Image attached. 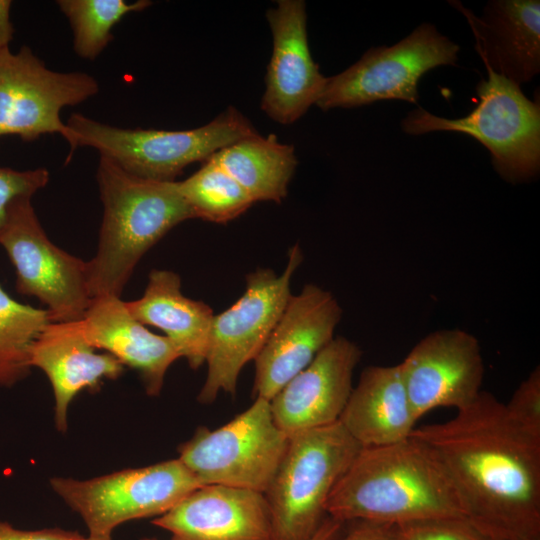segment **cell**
Returning a JSON list of instances; mask_svg holds the SVG:
<instances>
[{"mask_svg":"<svg viewBox=\"0 0 540 540\" xmlns=\"http://www.w3.org/2000/svg\"><path fill=\"white\" fill-rule=\"evenodd\" d=\"M10 0H0V51L9 48L13 39L14 27L10 19Z\"/></svg>","mask_w":540,"mask_h":540,"instance_id":"cell-32","label":"cell"},{"mask_svg":"<svg viewBox=\"0 0 540 540\" xmlns=\"http://www.w3.org/2000/svg\"><path fill=\"white\" fill-rule=\"evenodd\" d=\"M222 166L254 202L280 203L297 166L294 147L259 133L224 147L209 157Z\"/></svg>","mask_w":540,"mask_h":540,"instance_id":"cell-23","label":"cell"},{"mask_svg":"<svg viewBox=\"0 0 540 540\" xmlns=\"http://www.w3.org/2000/svg\"><path fill=\"white\" fill-rule=\"evenodd\" d=\"M288 439L274 421L270 401L256 397L247 410L222 427L200 428L179 447L178 459L202 485L264 493Z\"/></svg>","mask_w":540,"mask_h":540,"instance_id":"cell-8","label":"cell"},{"mask_svg":"<svg viewBox=\"0 0 540 540\" xmlns=\"http://www.w3.org/2000/svg\"><path fill=\"white\" fill-rule=\"evenodd\" d=\"M81 322L88 343L137 370L149 395L160 393L168 368L182 357L168 337L152 333L136 320L118 296L92 298Z\"/></svg>","mask_w":540,"mask_h":540,"instance_id":"cell-19","label":"cell"},{"mask_svg":"<svg viewBox=\"0 0 540 540\" xmlns=\"http://www.w3.org/2000/svg\"><path fill=\"white\" fill-rule=\"evenodd\" d=\"M178 187L194 217L213 223H227L254 203L246 190L210 158L190 177L178 181Z\"/></svg>","mask_w":540,"mask_h":540,"instance_id":"cell-25","label":"cell"},{"mask_svg":"<svg viewBox=\"0 0 540 540\" xmlns=\"http://www.w3.org/2000/svg\"><path fill=\"white\" fill-rule=\"evenodd\" d=\"M451 478L465 517L490 540L540 538V434L481 391L452 419L415 428Z\"/></svg>","mask_w":540,"mask_h":540,"instance_id":"cell-1","label":"cell"},{"mask_svg":"<svg viewBox=\"0 0 540 540\" xmlns=\"http://www.w3.org/2000/svg\"><path fill=\"white\" fill-rule=\"evenodd\" d=\"M97 183L103 219L95 256L87 261L92 298L120 297L142 256L179 223L194 214L178 181H155L131 175L100 157Z\"/></svg>","mask_w":540,"mask_h":540,"instance_id":"cell-3","label":"cell"},{"mask_svg":"<svg viewBox=\"0 0 540 540\" xmlns=\"http://www.w3.org/2000/svg\"><path fill=\"white\" fill-rule=\"evenodd\" d=\"M361 356L354 342L334 337L270 400L276 425L290 436L338 422Z\"/></svg>","mask_w":540,"mask_h":540,"instance_id":"cell-16","label":"cell"},{"mask_svg":"<svg viewBox=\"0 0 540 540\" xmlns=\"http://www.w3.org/2000/svg\"><path fill=\"white\" fill-rule=\"evenodd\" d=\"M470 24L476 49L487 69L517 85L540 71V2L490 1L481 17L450 1Z\"/></svg>","mask_w":540,"mask_h":540,"instance_id":"cell-18","label":"cell"},{"mask_svg":"<svg viewBox=\"0 0 540 540\" xmlns=\"http://www.w3.org/2000/svg\"><path fill=\"white\" fill-rule=\"evenodd\" d=\"M46 168L19 171L0 167V233L4 228L10 204L23 196L32 197L49 182Z\"/></svg>","mask_w":540,"mask_h":540,"instance_id":"cell-28","label":"cell"},{"mask_svg":"<svg viewBox=\"0 0 540 540\" xmlns=\"http://www.w3.org/2000/svg\"><path fill=\"white\" fill-rule=\"evenodd\" d=\"M50 322L46 309L19 303L0 285V386L29 373L32 346Z\"/></svg>","mask_w":540,"mask_h":540,"instance_id":"cell-24","label":"cell"},{"mask_svg":"<svg viewBox=\"0 0 540 540\" xmlns=\"http://www.w3.org/2000/svg\"><path fill=\"white\" fill-rule=\"evenodd\" d=\"M29 196L15 199L0 233V245L16 271V290L46 305L51 322L81 320L92 297L86 261L50 241Z\"/></svg>","mask_w":540,"mask_h":540,"instance_id":"cell-10","label":"cell"},{"mask_svg":"<svg viewBox=\"0 0 540 540\" xmlns=\"http://www.w3.org/2000/svg\"><path fill=\"white\" fill-rule=\"evenodd\" d=\"M510 417L540 434V368L536 367L504 404Z\"/></svg>","mask_w":540,"mask_h":540,"instance_id":"cell-29","label":"cell"},{"mask_svg":"<svg viewBox=\"0 0 540 540\" xmlns=\"http://www.w3.org/2000/svg\"><path fill=\"white\" fill-rule=\"evenodd\" d=\"M327 516L399 525L433 517H465L460 496L435 454L410 436L362 447L333 488Z\"/></svg>","mask_w":540,"mask_h":540,"instance_id":"cell-2","label":"cell"},{"mask_svg":"<svg viewBox=\"0 0 540 540\" xmlns=\"http://www.w3.org/2000/svg\"><path fill=\"white\" fill-rule=\"evenodd\" d=\"M84 540H111V536H88Z\"/></svg>","mask_w":540,"mask_h":540,"instance_id":"cell-34","label":"cell"},{"mask_svg":"<svg viewBox=\"0 0 540 540\" xmlns=\"http://www.w3.org/2000/svg\"><path fill=\"white\" fill-rule=\"evenodd\" d=\"M477 86L480 102L467 116L446 119L418 108L402 121L408 134L451 131L470 135L491 153L496 170L506 179L534 176L540 166V106L526 98L519 85L487 69Z\"/></svg>","mask_w":540,"mask_h":540,"instance_id":"cell-6","label":"cell"},{"mask_svg":"<svg viewBox=\"0 0 540 540\" xmlns=\"http://www.w3.org/2000/svg\"><path fill=\"white\" fill-rule=\"evenodd\" d=\"M361 445L338 422L289 436L263 493L271 540H310L327 517L328 498Z\"/></svg>","mask_w":540,"mask_h":540,"instance_id":"cell-5","label":"cell"},{"mask_svg":"<svg viewBox=\"0 0 540 540\" xmlns=\"http://www.w3.org/2000/svg\"><path fill=\"white\" fill-rule=\"evenodd\" d=\"M125 303L140 323L162 330L191 368L205 363L214 313L203 301L184 296L177 273L152 270L142 297Z\"/></svg>","mask_w":540,"mask_h":540,"instance_id":"cell-22","label":"cell"},{"mask_svg":"<svg viewBox=\"0 0 540 540\" xmlns=\"http://www.w3.org/2000/svg\"><path fill=\"white\" fill-rule=\"evenodd\" d=\"M66 126L69 157L80 146L91 147L127 173L155 181H175L189 164L204 162L224 147L258 134L234 107L191 130L122 129L80 113H73Z\"/></svg>","mask_w":540,"mask_h":540,"instance_id":"cell-4","label":"cell"},{"mask_svg":"<svg viewBox=\"0 0 540 540\" xmlns=\"http://www.w3.org/2000/svg\"><path fill=\"white\" fill-rule=\"evenodd\" d=\"M303 261L300 247L288 251L280 275L259 268L246 276L243 294L229 308L214 315L207 354V376L198 395L211 403L219 392L234 394L242 368L254 360L280 319L291 297L290 282Z\"/></svg>","mask_w":540,"mask_h":540,"instance_id":"cell-7","label":"cell"},{"mask_svg":"<svg viewBox=\"0 0 540 540\" xmlns=\"http://www.w3.org/2000/svg\"><path fill=\"white\" fill-rule=\"evenodd\" d=\"M395 526L398 540H490L466 517H433Z\"/></svg>","mask_w":540,"mask_h":540,"instance_id":"cell-27","label":"cell"},{"mask_svg":"<svg viewBox=\"0 0 540 540\" xmlns=\"http://www.w3.org/2000/svg\"><path fill=\"white\" fill-rule=\"evenodd\" d=\"M51 486L81 516L90 536H111L124 522L166 513L203 485L176 458L89 480L53 478Z\"/></svg>","mask_w":540,"mask_h":540,"instance_id":"cell-9","label":"cell"},{"mask_svg":"<svg viewBox=\"0 0 540 540\" xmlns=\"http://www.w3.org/2000/svg\"><path fill=\"white\" fill-rule=\"evenodd\" d=\"M77 532L59 528L22 530L0 519V540H84Z\"/></svg>","mask_w":540,"mask_h":540,"instance_id":"cell-31","label":"cell"},{"mask_svg":"<svg viewBox=\"0 0 540 540\" xmlns=\"http://www.w3.org/2000/svg\"><path fill=\"white\" fill-rule=\"evenodd\" d=\"M98 91V82L90 74L53 71L25 45L15 53L5 48L0 51V137L15 135L30 142L59 134L69 144L61 110Z\"/></svg>","mask_w":540,"mask_h":540,"instance_id":"cell-12","label":"cell"},{"mask_svg":"<svg viewBox=\"0 0 540 540\" xmlns=\"http://www.w3.org/2000/svg\"><path fill=\"white\" fill-rule=\"evenodd\" d=\"M399 365L417 420L439 407L462 410L481 393V348L466 331L445 329L428 334Z\"/></svg>","mask_w":540,"mask_h":540,"instance_id":"cell-13","label":"cell"},{"mask_svg":"<svg viewBox=\"0 0 540 540\" xmlns=\"http://www.w3.org/2000/svg\"><path fill=\"white\" fill-rule=\"evenodd\" d=\"M273 36L261 109L280 124L298 120L316 104L327 77L312 59L306 29L305 2L279 0L266 13Z\"/></svg>","mask_w":540,"mask_h":540,"instance_id":"cell-15","label":"cell"},{"mask_svg":"<svg viewBox=\"0 0 540 540\" xmlns=\"http://www.w3.org/2000/svg\"><path fill=\"white\" fill-rule=\"evenodd\" d=\"M142 540H157V539H154V538H143Z\"/></svg>","mask_w":540,"mask_h":540,"instance_id":"cell-35","label":"cell"},{"mask_svg":"<svg viewBox=\"0 0 540 540\" xmlns=\"http://www.w3.org/2000/svg\"><path fill=\"white\" fill-rule=\"evenodd\" d=\"M338 421L361 447L384 446L408 439L417 419L400 365L365 368Z\"/></svg>","mask_w":540,"mask_h":540,"instance_id":"cell-21","label":"cell"},{"mask_svg":"<svg viewBox=\"0 0 540 540\" xmlns=\"http://www.w3.org/2000/svg\"><path fill=\"white\" fill-rule=\"evenodd\" d=\"M344 523L327 516L310 540H329L342 529Z\"/></svg>","mask_w":540,"mask_h":540,"instance_id":"cell-33","label":"cell"},{"mask_svg":"<svg viewBox=\"0 0 540 540\" xmlns=\"http://www.w3.org/2000/svg\"><path fill=\"white\" fill-rule=\"evenodd\" d=\"M152 4L149 0H59L57 5L73 31L75 53L95 60L112 41L113 27L129 13L140 12Z\"/></svg>","mask_w":540,"mask_h":540,"instance_id":"cell-26","label":"cell"},{"mask_svg":"<svg viewBox=\"0 0 540 540\" xmlns=\"http://www.w3.org/2000/svg\"><path fill=\"white\" fill-rule=\"evenodd\" d=\"M458 51L457 44L424 23L397 44L371 48L342 73L328 77L315 105L329 110L392 99L416 103L421 76L454 65Z\"/></svg>","mask_w":540,"mask_h":540,"instance_id":"cell-11","label":"cell"},{"mask_svg":"<svg viewBox=\"0 0 540 540\" xmlns=\"http://www.w3.org/2000/svg\"><path fill=\"white\" fill-rule=\"evenodd\" d=\"M31 367L48 377L55 397V423L67 429V412L83 389L94 390L105 378L116 379L124 365L109 353L98 354L85 338L81 320L50 322L32 346Z\"/></svg>","mask_w":540,"mask_h":540,"instance_id":"cell-20","label":"cell"},{"mask_svg":"<svg viewBox=\"0 0 540 540\" xmlns=\"http://www.w3.org/2000/svg\"><path fill=\"white\" fill-rule=\"evenodd\" d=\"M152 523L171 540H271V519L261 492L203 485Z\"/></svg>","mask_w":540,"mask_h":540,"instance_id":"cell-17","label":"cell"},{"mask_svg":"<svg viewBox=\"0 0 540 540\" xmlns=\"http://www.w3.org/2000/svg\"><path fill=\"white\" fill-rule=\"evenodd\" d=\"M526 540H540V538H535V539H526Z\"/></svg>","mask_w":540,"mask_h":540,"instance_id":"cell-36","label":"cell"},{"mask_svg":"<svg viewBox=\"0 0 540 540\" xmlns=\"http://www.w3.org/2000/svg\"><path fill=\"white\" fill-rule=\"evenodd\" d=\"M350 522L344 534L340 535L341 529L329 540H398L395 525L365 520Z\"/></svg>","mask_w":540,"mask_h":540,"instance_id":"cell-30","label":"cell"},{"mask_svg":"<svg viewBox=\"0 0 540 540\" xmlns=\"http://www.w3.org/2000/svg\"><path fill=\"white\" fill-rule=\"evenodd\" d=\"M342 309L336 298L306 284L289 301L254 359L253 396L270 401L334 338Z\"/></svg>","mask_w":540,"mask_h":540,"instance_id":"cell-14","label":"cell"}]
</instances>
